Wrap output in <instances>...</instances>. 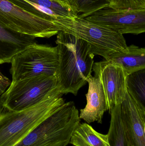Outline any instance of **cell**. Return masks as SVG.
<instances>
[{
  "label": "cell",
  "mask_w": 145,
  "mask_h": 146,
  "mask_svg": "<svg viewBox=\"0 0 145 146\" xmlns=\"http://www.w3.org/2000/svg\"><path fill=\"white\" fill-rule=\"evenodd\" d=\"M127 92L139 107L145 109V69L128 76Z\"/></svg>",
  "instance_id": "obj_17"
},
{
  "label": "cell",
  "mask_w": 145,
  "mask_h": 146,
  "mask_svg": "<svg viewBox=\"0 0 145 146\" xmlns=\"http://www.w3.org/2000/svg\"><path fill=\"white\" fill-rule=\"evenodd\" d=\"M109 7L115 9H145V0H108Z\"/></svg>",
  "instance_id": "obj_19"
},
{
  "label": "cell",
  "mask_w": 145,
  "mask_h": 146,
  "mask_svg": "<svg viewBox=\"0 0 145 146\" xmlns=\"http://www.w3.org/2000/svg\"><path fill=\"white\" fill-rule=\"evenodd\" d=\"M36 44L34 37L14 31L0 25V64L10 63L14 56Z\"/></svg>",
  "instance_id": "obj_13"
},
{
  "label": "cell",
  "mask_w": 145,
  "mask_h": 146,
  "mask_svg": "<svg viewBox=\"0 0 145 146\" xmlns=\"http://www.w3.org/2000/svg\"><path fill=\"white\" fill-rule=\"evenodd\" d=\"M109 5L108 0H77L75 11L78 17L83 19Z\"/></svg>",
  "instance_id": "obj_18"
},
{
  "label": "cell",
  "mask_w": 145,
  "mask_h": 146,
  "mask_svg": "<svg viewBox=\"0 0 145 146\" xmlns=\"http://www.w3.org/2000/svg\"><path fill=\"white\" fill-rule=\"evenodd\" d=\"M70 144L75 146H110L107 134L97 132L87 123H80L76 128Z\"/></svg>",
  "instance_id": "obj_15"
},
{
  "label": "cell",
  "mask_w": 145,
  "mask_h": 146,
  "mask_svg": "<svg viewBox=\"0 0 145 146\" xmlns=\"http://www.w3.org/2000/svg\"><path fill=\"white\" fill-rule=\"evenodd\" d=\"M58 88L36 105L19 111L0 114V146H15L39 123L65 103Z\"/></svg>",
  "instance_id": "obj_2"
},
{
  "label": "cell",
  "mask_w": 145,
  "mask_h": 146,
  "mask_svg": "<svg viewBox=\"0 0 145 146\" xmlns=\"http://www.w3.org/2000/svg\"><path fill=\"white\" fill-rule=\"evenodd\" d=\"M11 83V81L8 77L0 72V95L7 90Z\"/></svg>",
  "instance_id": "obj_20"
},
{
  "label": "cell",
  "mask_w": 145,
  "mask_h": 146,
  "mask_svg": "<svg viewBox=\"0 0 145 146\" xmlns=\"http://www.w3.org/2000/svg\"><path fill=\"white\" fill-rule=\"evenodd\" d=\"M22 9L49 21L75 18L77 13L70 5L56 0H8Z\"/></svg>",
  "instance_id": "obj_11"
},
{
  "label": "cell",
  "mask_w": 145,
  "mask_h": 146,
  "mask_svg": "<svg viewBox=\"0 0 145 146\" xmlns=\"http://www.w3.org/2000/svg\"><path fill=\"white\" fill-rule=\"evenodd\" d=\"M59 31L72 34L90 45L93 54L107 60L111 56L127 50L123 35L78 16L54 21Z\"/></svg>",
  "instance_id": "obj_4"
},
{
  "label": "cell",
  "mask_w": 145,
  "mask_h": 146,
  "mask_svg": "<svg viewBox=\"0 0 145 146\" xmlns=\"http://www.w3.org/2000/svg\"><path fill=\"white\" fill-rule=\"evenodd\" d=\"M123 127L130 146H145V109L139 107L128 92L121 104Z\"/></svg>",
  "instance_id": "obj_10"
},
{
  "label": "cell",
  "mask_w": 145,
  "mask_h": 146,
  "mask_svg": "<svg viewBox=\"0 0 145 146\" xmlns=\"http://www.w3.org/2000/svg\"><path fill=\"white\" fill-rule=\"evenodd\" d=\"M11 63L12 81L43 74L56 76L58 48L37 43L14 56Z\"/></svg>",
  "instance_id": "obj_6"
},
{
  "label": "cell",
  "mask_w": 145,
  "mask_h": 146,
  "mask_svg": "<svg viewBox=\"0 0 145 146\" xmlns=\"http://www.w3.org/2000/svg\"><path fill=\"white\" fill-rule=\"evenodd\" d=\"M0 25L35 38H49L59 32L52 21L34 15L8 0H0Z\"/></svg>",
  "instance_id": "obj_7"
},
{
  "label": "cell",
  "mask_w": 145,
  "mask_h": 146,
  "mask_svg": "<svg viewBox=\"0 0 145 146\" xmlns=\"http://www.w3.org/2000/svg\"><path fill=\"white\" fill-rule=\"evenodd\" d=\"M81 120L74 102L65 103L15 146H66Z\"/></svg>",
  "instance_id": "obj_3"
},
{
  "label": "cell",
  "mask_w": 145,
  "mask_h": 146,
  "mask_svg": "<svg viewBox=\"0 0 145 146\" xmlns=\"http://www.w3.org/2000/svg\"><path fill=\"white\" fill-rule=\"evenodd\" d=\"M56 43L58 52L57 86L63 94L76 95L92 75L94 55L87 42L61 31L57 34Z\"/></svg>",
  "instance_id": "obj_1"
},
{
  "label": "cell",
  "mask_w": 145,
  "mask_h": 146,
  "mask_svg": "<svg viewBox=\"0 0 145 146\" xmlns=\"http://www.w3.org/2000/svg\"><path fill=\"white\" fill-rule=\"evenodd\" d=\"M110 124L107 135L110 146H130L123 127L121 115V104L110 111Z\"/></svg>",
  "instance_id": "obj_16"
},
{
  "label": "cell",
  "mask_w": 145,
  "mask_h": 146,
  "mask_svg": "<svg viewBox=\"0 0 145 146\" xmlns=\"http://www.w3.org/2000/svg\"><path fill=\"white\" fill-rule=\"evenodd\" d=\"M106 60L121 66L129 75L145 69V48L132 44L127 50L114 54Z\"/></svg>",
  "instance_id": "obj_14"
},
{
  "label": "cell",
  "mask_w": 145,
  "mask_h": 146,
  "mask_svg": "<svg viewBox=\"0 0 145 146\" xmlns=\"http://www.w3.org/2000/svg\"><path fill=\"white\" fill-rule=\"evenodd\" d=\"M57 77L43 74L11 82L0 97L3 109L19 111L36 105L51 95L58 88Z\"/></svg>",
  "instance_id": "obj_5"
},
{
  "label": "cell",
  "mask_w": 145,
  "mask_h": 146,
  "mask_svg": "<svg viewBox=\"0 0 145 146\" xmlns=\"http://www.w3.org/2000/svg\"><path fill=\"white\" fill-rule=\"evenodd\" d=\"M93 70L101 80L110 112L125 98L128 75L121 66L106 60L94 63Z\"/></svg>",
  "instance_id": "obj_9"
},
{
  "label": "cell",
  "mask_w": 145,
  "mask_h": 146,
  "mask_svg": "<svg viewBox=\"0 0 145 146\" xmlns=\"http://www.w3.org/2000/svg\"><path fill=\"white\" fill-rule=\"evenodd\" d=\"M83 19L122 35H138L145 32V9H115L108 7Z\"/></svg>",
  "instance_id": "obj_8"
},
{
  "label": "cell",
  "mask_w": 145,
  "mask_h": 146,
  "mask_svg": "<svg viewBox=\"0 0 145 146\" xmlns=\"http://www.w3.org/2000/svg\"><path fill=\"white\" fill-rule=\"evenodd\" d=\"M56 1L70 5L75 10V5L77 0H56Z\"/></svg>",
  "instance_id": "obj_21"
},
{
  "label": "cell",
  "mask_w": 145,
  "mask_h": 146,
  "mask_svg": "<svg viewBox=\"0 0 145 146\" xmlns=\"http://www.w3.org/2000/svg\"><path fill=\"white\" fill-rule=\"evenodd\" d=\"M3 106H2L1 104V103H0V114L1 113L2 111H3Z\"/></svg>",
  "instance_id": "obj_22"
},
{
  "label": "cell",
  "mask_w": 145,
  "mask_h": 146,
  "mask_svg": "<svg viewBox=\"0 0 145 146\" xmlns=\"http://www.w3.org/2000/svg\"><path fill=\"white\" fill-rule=\"evenodd\" d=\"M89 89L86 94L87 105L80 110L79 117L89 124L94 122L101 123L105 112L108 111L105 94L100 77L94 74L87 80Z\"/></svg>",
  "instance_id": "obj_12"
}]
</instances>
